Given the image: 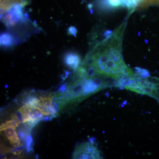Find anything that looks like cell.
<instances>
[{
  "instance_id": "obj_1",
  "label": "cell",
  "mask_w": 159,
  "mask_h": 159,
  "mask_svg": "<svg viewBox=\"0 0 159 159\" xmlns=\"http://www.w3.org/2000/svg\"><path fill=\"white\" fill-rule=\"evenodd\" d=\"M123 26L98 45L87 55L80 69L85 76L122 80L134 77L122 57L121 45Z\"/></svg>"
},
{
  "instance_id": "obj_2",
  "label": "cell",
  "mask_w": 159,
  "mask_h": 159,
  "mask_svg": "<svg viewBox=\"0 0 159 159\" xmlns=\"http://www.w3.org/2000/svg\"><path fill=\"white\" fill-rule=\"evenodd\" d=\"M68 86L61 87L54 97V104L59 110L70 103L80 102L84 99L113 85L107 78L80 76Z\"/></svg>"
},
{
  "instance_id": "obj_3",
  "label": "cell",
  "mask_w": 159,
  "mask_h": 159,
  "mask_svg": "<svg viewBox=\"0 0 159 159\" xmlns=\"http://www.w3.org/2000/svg\"><path fill=\"white\" fill-rule=\"evenodd\" d=\"M123 87L127 90L149 96L159 101V77L137 78L135 75Z\"/></svg>"
},
{
  "instance_id": "obj_4",
  "label": "cell",
  "mask_w": 159,
  "mask_h": 159,
  "mask_svg": "<svg viewBox=\"0 0 159 159\" xmlns=\"http://www.w3.org/2000/svg\"><path fill=\"white\" fill-rule=\"evenodd\" d=\"M102 154L94 140L81 143L75 148L73 159H102Z\"/></svg>"
},
{
  "instance_id": "obj_5",
  "label": "cell",
  "mask_w": 159,
  "mask_h": 159,
  "mask_svg": "<svg viewBox=\"0 0 159 159\" xmlns=\"http://www.w3.org/2000/svg\"><path fill=\"white\" fill-rule=\"evenodd\" d=\"M23 123H27L28 125L32 128L41 120H44V116L41 112L35 107L26 105L18 110Z\"/></svg>"
},
{
  "instance_id": "obj_6",
  "label": "cell",
  "mask_w": 159,
  "mask_h": 159,
  "mask_svg": "<svg viewBox=\"0 0 159 159\" xmlns=\"http://www.w3.org/2000/svg\"><path fill=\"white\" fill-rule=\"evenodd\" d=\"M53 97L54 96L40 97L39 102L35 107L41 112L44 116H47L50 119L58 115L57 111L52 104Z\"/></svg>"
},
{
  "instance_id": "obj_7",
  "label": "cell",
  "mask_w": 159,
  "mask_h": 159,
  "mask_svg": "<svg viewBox=\"0 0 159 159\" xmlns=\"http://www.w3.org/2000/svg\"><path fill=\"white\" fill-rule=\"evenodd\" d=\"M16 129L12 128H8L5 130L6 137L9 140L10 144L15 148L20 147L21 143L20 139Z\"/></svg>"
},
{
  "instance_id": "obj_8",
  "label": "cell",
  "mask_w": 159,
  "mask_h": 159,
  "mask_svg": "<svg viewBox=\"0 0 159 159\" xmlns=\"http://www.w3.org/2000/svg\"><path fill=\"white\" fill-rule=\"evenodd\" d=\"M20 123V120L19 117L16 114H13L11 116V119L6 121L1 124V131H4L8 128H12L16 129Z\"/></svg>"
},
{
  "instance_id": "obj_9",
  "label": "cell",
  "mask_w": 159,
  "mask_h": 159,
  "mask_svg": "<svg viewBox=\"0 0 159 159\" xmlns=\"http://www.w3.org/2000/svg\"><path fill=\"white\" fill-rule=\"evenodd\" d=\"M66 64L73 70H76L80 63L79 56L75 54H68L65 57Z\"/></svg>"
},
{
  "instance_id": "obj_10",
  "label": "cell",
  "mask_w": 159,
  "mask_h": 159,
  "mask_svg": "<svg viewBox=\"0 0 159 159\" xmlns=\"http://www.w3.org/2000/svg\"><path fill=\"white\" fill-rule=\"evenodd\" d=\"M122 5L126 6L129 9H131L137 5H140L142 0H121Z\"/></svg>"
},
{
  "instance_id": "obj_11",
  "label": "cell",
  "mask_w": 159,
  "mask_h": 159,
  "mask_svg": "<svg viewBox=\"0 0 159 159\" xmlns=\"http://www.w3.org/2000/svg\"><path fill=\"white\" fill-rule=\"evenodd\" d=\"M1 43L5 45H8L11 43V38L8 34H4L1 37Z\"/></svg>"
},
{
  "instance_id": "obj_12",
  "label": "cell",
  "mask_w": 159,
  "mask_h": 159,
  "mask_svg": "<svg viewBox=\"0 0 159 159\" xmlns=\"http://www.w3.org/2000/svg\"><path fill=\"white\" fill-rule=\"evenodd\" d=\"M159 5V0H142L139 6H151V5Z\"/></svg>"
},
{
  "instance_id": "obj_13",
  "label": "cell",
  "mask_w": 159,
  "mask_h": 159,
  "mask_svg": "<svg viewBox=\"0 0 159 159\" xmlns=\"http://www.w3.org/2000/svg\"><path fill=\"white\" fill-rule=\"evenodd\" d=\"M26 148L28 152L32 150V144H33V139L30 135L26 137Z\"/></svg>"
},
{
  "instance_id": "obj_14",
  "label": "cell",
  "mask_w": 159,
  "mask_h": 159,
  "mask_svg": "<svg viewBox=\"0 0 159 159\" xmlns=\"http://www.w3.org/2000/svg\"><path fill=\"white\" fill-rule=\"evenodd\" d=\"M109 4L113 7H118L122 5L121 0H108Z\"/></svg>"
},
{
  "instance_id": "obj_15",
  "label": "cell",
  "mask_w": 159,
  "mask_h": 159,
  "mask_svg": "<svg viewBox=\"0 0 159 159\" xmlns=\"http://www.w3.org/2000/svg\"><path fill=\"white\" fill-rule=\"evenodd\" d=\"M70 31L71 34H74V32H75V31H76V29L74 28V27H71L70 29Z\"/></svg>"
}]
</instances>
